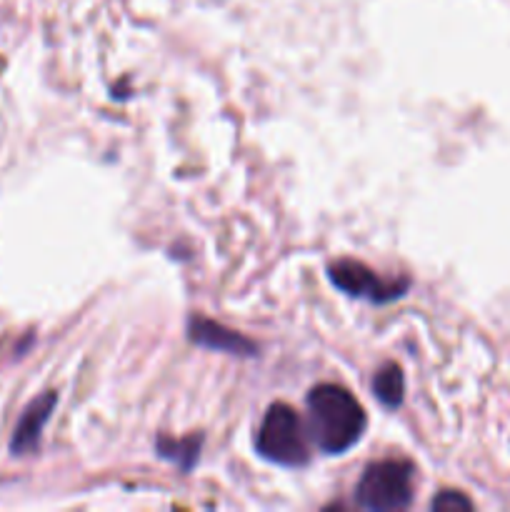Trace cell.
I'll list each match as a JSON object with an SVG mask.
<instances>
[{"mask_svg": "<svg viewBox=\"0 0 510 512\" xmlns=\"http://www.w3.org/2000/svg\"><path fill=\"white\" fill-rule=\"evenodd\" d=\"M368 415L348 388L320 383L308 393V430L325 455H340L353 448L365 433Z\"/></svg>", "mask_w": 510, "mask_h": 512, "instance_id": "1", "label": "cell"}, {"mask_svg": "<svg viewBox=\"0 0 510 512\" xmlns=\"http://www.w3.org/2000/svg\"><path fill=\"white\" fill-rule=\"evenodd\" d=\"M310 430L298 410L288 403H273L263 415L255 450L270 463L298 468L310 460Z\"/></svg>", "mask_w": 510, "mask_h": 512, "instance_id": "2", "label": "cell"}, {"mask_svg": "<svg viewBox=\"0 0 510 512\" xmlns=\"http://www.w3.org/2000/svg\"><path fill=\"white\" fill-rule=\"evenodd\" d=\"M413 475L415 470L408 460L388 458L370 463L360 475L355 500L360 508L375 512L408 508L413 500Z\"/></svg>", "mask_w": 510, "mask_h": 512, "instance_id": "3", "label": "cell"}, {"mask_svg": "<svg viewBox=\"0 0 510 512\" xmlns=\"http://www.w3.org/2000/svg\"><path fill=\"white\" fill-rule=\"evenodd\" d=\"M328 275L333 280V285H338L343 293L353 295V298H368L370 303H390L395 298H403L410 285L408 278H380L368 265L358 263V260H338V263H330Z\"/></svg>", "mask_w": 510, "mask_h": 512, "instance_id": "4", "label": "cell"}, {"mask_svg": "<svg viewBox=\"0 0 510 512\" xmlns=\"http://www.w3.org/2000/svg\"><path fill=\"white\" fill-rule=\"evenodd\" d=\"M188 338L190 343L200 345L208 350H220L228 355H240V358H253L258 355V345L250 338L240 335L238 330H230L225 325L215 323V320L195 315L188 323Z\"/></svg>", "mask_w": 510, "mask_h": 512, "instance_id": "5", "label": "cell"}, {"mask_svg": "<svg viewBox=\"0 0 510 512\" xmlns=\"http://www.w3.org/2000/svg\"><path fill=\"white\" fill-rule=\"evenodd\" d=\"M55 405H58V393L55 390H45L43 395H38L35 400H30L28 408L20 415L18 425L13 430V438H10V453L13 455H28L33 450H38L40 435H43L45 423L53 415Z\"/></svg>", "mask_w": 510, "mask_h": 512, "instance_id": "6", "label": "cell"}, {"mask_svg": "<svg viewBox=\"0 0 510 512\" xmlns=\"http://www.w3.org/2000/svg\"><path fill=\"white\" fill-rule=\"evenodd\" d=\"M373 393L385 408H398L405 395V375L398 363H385L373 378Z\"/></svg>", "mask_w": 510, "mask_h": 512, "instance_id": "7", "label": "cell"}, {"mask_svg": "<svg viewBox=\"0 0 510 512\" xmlns=\"http://www.w3.org/2000/svg\"><path fill=\"white\" fill-rule=\"evenodd\" d=\"M200 445H203V438H200V435H190V438H183V440L160 438L158 453L163 455V458L178 463L183 470H190L195 463H198Z\"/></svg>", "mask_w": 510, "mask_h": 512, "instance_id": "8", "label": "cell"}, {"mask_svg": "<svg viewBox=\"0 0 510 512\" xmlns=\"http://www.w3.org/2000/svg\"><path fill=\"white\" fill-rule=\"evenodd\" d=\"M430 508L438 512H458V510H473V500L465 498L460 490H443L433 498Z\"/></svg>", "mask_w": 510, "mask_h": 512, "instance_id": "9", "label": "cell"}]
</instances>
